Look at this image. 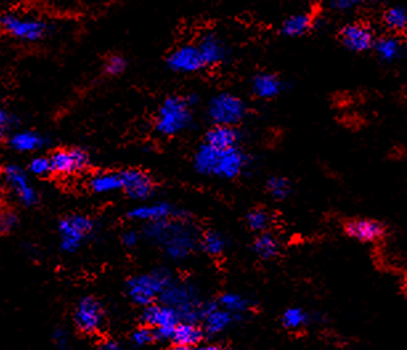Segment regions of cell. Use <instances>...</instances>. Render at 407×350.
<instances>
[{"label": "cell", "instance_id": "cell-45", "mask_svg": "<svg viewBox=\"0 0 407 350\" xmlns=\"http://www.w3.org/2000/svg\"><path fill=\"white\" fill-rule=\"evenodd\" d=\"M169 350H191V348H188V346H182V345H174L171 346Z\"/></svg>", "mask_w": 407, "mask_h": 350}, {"label": "cell", "instance_id": "cell-11", "mask_svg": "<svg viewBox=\"0 0 407 350\" xmlns=\"http://www.w3.org/2000/svg\"><path fill=\"white\" fill-rule=\"evenodd\" d=\"M52 174L66 176L85 170L90 164V154L83 147L57 149L49 155Z\"/></svg>", "mask_w": 407, "mask_h": 350}, {"label": "cell", "instance_id": "cell-8", "mask_svg": "<svg viewBox=\"0 0 407 350\" xmlns=\"http://www.w3.org/2000/svg\"><path fill=\"white\" fill-rule=\"evenodd\" d=\"M207 116L214 125L236 126L247 116V105L241 97L221 92L207 102Z\"/></svg>", "mask_w": 407, "mask_h": 350}, {"label": "cell", "instance_id": "cell-18", "mask_svg": "<svg viewBox=\"0 0 407 350\" xmlns=\"http://www.w3.org/2000/svg\"><path fill=\"white\" fill-rule=\"evenodd\" d=\"M197 45L206 68L220 66L227 60V45L217 33H205Z\"/></svg>", "mask_w": 407, "mask_h": 350}, {"label": "cell", "instance_id": "cell-15", "mask_svg": "<svg viewBox=\"0 0 407 350\" xmlns=\"http://www.w3.org/2000/svg\"><path fill=\"white\" fill-rule=\"evenodd\" d=\"M123 193L133 200H146L155 193V182L150 175L140 169H125L120 171Z\"/></svg>", "mask_w": 407, "mask_h": 350}, {"label": "cell", "instance_id": "cell-29", "mask_svg": "<svg viewBox=\"0 0 407 350\" xmlns=\"http://www.w3.org/2000/svg\"><path fill=\"white\" fill-rule=\"evenodd\" d=\"M199 246L209 256H219L226 250V238L219 231L207 230L200 236Z\"/></svg>", "mask_w": 407, "mask_h": 350}, {"label": "cell", "instance_id": "cell-2", "mask_svg": "<svg viewBox=\"0 0 407 350\" xmlns=\"http://www.w3.org/2000/svg\"><path fill=\"white\" fill-rule=\"evenodd\" d=\"M247 164L248 157L239 146L227 150H218L203 143L194 155V167L198 174L220 179L238 178Z\"/></svg>", "mask_w": 407, "mask_h": 350}, {"label": "cell", "instance_id": "cell-1", "mask_svg": "<svg viewBox=\"0 0 407 350\" xmlns=\"http://www.w3.org/2000/svg\"><path fill=\"white\" fill-rule=\"evenodd\" d=\"M142 235L161 247L171 260L188 258L200 243L198 229L188 218H173L143 226Z\"/></svg>", "mask_w": 407, "mask_h": 350}, {"label": "cell", "instance_id": "cell-26", "mask_svg": "<svg viewBox=\"0 0 407 350\" xmlns=\"http://www.w3.org/2000/svg\"><path fill=\"white\" fill-rule=\"evenodd\" d=\"M253 252L263 260H271L280 253V243L274 234L263 232L253 241Z\"/></svg>", "mask_w": 407, "mask_h": 350}, {"label": "cell", "instance_id": "cell-19", "mask_svg": "<svg viewBox=\"0 0 407 350\" xmlns=\"http://www.w3.org/2000/svg\"><path fill=\"white\" fill-rule=\"evenodd\" d=\"M241 138H242V134L235 126L214 125L206 131L205 143H207L218 150H227L232 147H238Z\"/></svg>", "mask_w": 407, "mask_h": 350}, {"label": "cell", "instance_id": "cell-38", "mask_svg": "<svg viewBox=\"0 0 407 350\" xmlns=\"http://www.w3.org/2000/svg\"><path fill=\"white\" fill-rule=\"evenodd\" d=\"M16 122H18L16 116L12 114L10 110H0V134H1V137L8 134L16 126Z\"/></svg>", "mask_w": 407, "mask_h": 350}, {"label": "cell", "instance_id": "cell-41", "mask_svg": "<svg viewBox=\"0 0 407 350\" xmlns=\"http://www.w3.org/2000/svg\"><path fill=\"white\" fill-rule=\"evenodd\" d=\"M54 339H55L56 345L60 350H66L69 345V339H68V332L66 329L57 328L54 333Z\"/></svg>", "mask_w": 407, "mask_h": 350}, {"label": "cell", "instance_id": "cell-30", "mask_svg": "<svg viewBox=\"0 0 407 350\" xmlns=\"http://www.w3.org/2000/svg\"><path fill=\"white\" fill-rule=\"evenodd\" d=\"M384 23L393 31H405L407 28V10L405 7H390L384 12Z\"/></svg>", "mask_w": 407, "mask_h": 350}, {"label": "cell", "instance_id": "cell-13", "mask_svg": "<svg viewBox=\"0 0 407 350\" xmlns=\"http://www.w3.org/2000/svg\"><path fill=\"white\" fill-rule=\"evenodd\" d=\"M339 39L345 48L352 52H365L375 48V33L366 23L357 22L346 24L339 33Z\"/></svg>", "mask_w": 407, "mask_h": 350}, {"label": "cell", "instance_id": "cell-23", "mask_svg": "<svg viewBox=\"0 0 407 350\" xmlns=\"http://www.w3.org/2000/svg\"><path fill=\"white\" fill-rule=\"evenodd\" d=\"M88 186L96 194H108L123 190V182L120 173L102 171L90 176Z\"/></svg>", "mask_w": 407, "mask_h": 350}, {"label": "cell", "instance_id": "cell-9", "mask_svg": "<svg viewBox=\"0 0 407 350\" xmlns=\"http://www.w3.org/2000/svg\"><path fill=\"white\" fill-rule=\"evenodd\" d=\"M142 320L149 328H154L155 339H173L176 325L182 322L178 310L165 304L146 306Z\"/></svg>", "mask_w": 407, "mask_h": 350}, {"label": "cell", "instance_id": "cell-16", "mask_svg": "<svg viewBox=\"0 0 407 350\" xmlns=\"http://www.w3.org/2000/svg\"><path fill=\"white\" fill-rule=\"evenodd\" d=\"M344 231L348 236L363 243H375L384 239L387 234L385 224L375 219L353 218L344 222Z\"/></svg>", "mask_w": 407, "mask_h": 350}, {"label": "cell", "instance_id": "cell-32", "mask_svg": "<svg viewBox=\"0 0 407 350\" xmlns=\"http://www.w3.org/2000/svg\"><path fill=\"white\" fill-rule=\"evenodd\" d=\"M218 306L233 315V313H239L245 310L248 308V301L238 294H224L220 296Z\"/></svg>", "mask_w": 407, "mask_h": 350}, {"label": "cell", "instance_id": "cell-35", "mask_svg": "<svg viewBox=\"0 0 407 350\" xmlns=\"http://www.w3.org/2000/svg\"><path fill=\"white\" fill-rule=\"evenodd\" d=\"M18 226H19L18 214L13 210L4 208L1 211V215H0V231H1V234L3 235L11 234L12 231L18 229Z\"/></svg>", "mask_w": 407, "mask_h": 350}, {"label": "cell", "instance_id": "cell-22", "mask_svg": "<svg viewBox=\"0 0 407 350\" xmlns=\"http://www.w3.org/2000/svg\"><path fill=\"white\" fill-rule=\"evenodd\" d=\"M233 320V315L220 308L218 304L205 306V328L209 334H217L227 328Z\"/></svg>", "mask_w": 407, "mask_h": 350}, {"label": "cell", "instance_id": "cell-43", "mask_svg": "<svg viewBox=\"0 0 407 350\" xmlns=\"http://www.w3.org/2000/svg\"><path fill=\"white\" fill-rule=\"evenodd\" d=\"M186 97V101L188 102V105L194 109L197 105L199 104V96L197 93H188L185 96Z\"/></svg>", "mask_w": 407, "mask_h": 350}, {"label": "cell", "instance_id": "cell-31", "mask_svg": "<svg viewBox=\"0 0 407 350\" xmlns=\"http://www.w3.org/2000/svg\"><path fill=\"white\" fill-rule=\"evenodd\" d=\"M267 191L275 200H284L292 191V185L286 176H272L267 182Z\"/></svg>", "mask_w": 407, "mask_h": 350}, {"label": "cell", "instance_id": "cell-6", "mask_svg": "<svg viewBox=\"0 0 407 350\" xmlns=\"http://www.w3.org/2000/svg\"><path fill=\"white\" fill-rule=\"evenodd\" d=\"M60 248L66 253H75L96 232V222L83 214H69L57 224Z\"/></svg>", "mask_w": 407, "mask_h": 350}, {"label": "cell", "instance_id": "cell-25", "mask_svg": "<svg viewBox=\"0 0 407 350\" xmlns=\"http://www.w3.org/2000/svg\"><path fill=\"white\" fill-rule=\"evenodd\" d=\"M203 337V332L194 322H179L174 330L173 341L176 345H182L188 348L197 346Z\"/></svg>", "mask_w": 407, "mask_h": 350}, {"label": "cell", "instance_id": "cell-5", "mask_svg": "<svg viewBox=\"0 0 407 350\" xmlns=\"http://www.w3.org/2000/svg\"><path fill=\"white\" fill-rule=\"evenodd\" d=\"M161 304L171 306L178 310L183 322H197L205 318V306L200 304L197 291L193 285L173 283L159 297Z\"/></svg>", "mask_w": 407, "mask_h": 350}, {"label": "cell", "instance_id": "cell-37", "mask_svg": "<svg viewBox=\"0 0 407 350\" xmlns=\"http://www.w3.org/2000/svg\"><path fill=\"white\" fill-rule=\"evenodd\" d=\"M155 339L154 330L149 328H140L137 329L134 333H133L132 341L133 344L135 346H140V348H143L146 345H149L150 342H153Z\"/></svg>", "mask_w": 407, "mask_h": 350}, {"label": "cell", "instance_id": "cell-44", "mask_svg": "<svg viewBox=\"0 0 407 350\" xmlns=\"http://www.w3.org/2000/svg\"><path fill=\"white\" fill-rule=\"evenodd\" d=\"M191 350H219L217 346H212V345H197L194 348H191Z\"/></svg>", "mask_w": 407, "mask_h": 350}, {"label": "cell", "instance_id": "cell-34", "mask_svg": "<svg viewBox=\"0 0 407 350\" xmlns=\"http://www.w3.org/2000/svg\"><path fill=\"white\" fill-rule=\"evenodd\" d=\"M307 321V315L300 308H291L283 315V324L288 329H298Z\"/></svg>", "mask_w": 407, "mask_h": 350}, {"label": "cell", "instance_id": "cell-14", "mask_svg": "<svg viewBox=\"0 0 407 350\" xmlns=\"http://www.w3.org/2000/svg\"><path fill=\"white\" fill-rule=\"evenodd\" d=\"M128 218L146 223H154L173 218H188V212L176 208L169 202H154L147 205H140L128 211Z\"/></svg>", "mask_w": 407, "mask_h": 350}, {"label": "cell", "instance_id": "cell-20", "mask_svg": "<svg viewBox=\"0 0 407 350\" xmlns=\"http://www.w3.org/2000/svg\"><path fill=\"white\" fill-rule=\"evenodd\" d=\"M47 143L43 134L33 131H13L7 138V145L18 153H33L43 149Z\"/></svg>", "mask_w": 407, "mask_h": 350}, {"label": "cell", "instance_id": "cell-10", "mask_svg": "<svg viewBox=\"0 0 407 350\" xmlns=\"http://www.w3.org/2000/svg\"><path fill=\"white\" fill-rule=\"evenodd\" d=\"M3 178L13 197L23 207H35L39 203L37 191L32 186L25 170L19 164H6L3 167Z\"/></svg>", "mask_w": 407, "mask_h": 350}, {"label": "cell", "instance_id": "cell-42", "mask_svg": "<svg viewBox=\"0 0 407 350\" xmlns=\"http://www.w3.org/2000/svg\"><path fill=\"white\" fill-rule=\"evenodd\" d=\"M99 350H122L121 346L116 341H104L99 345Z\"/></svg>", "mask_w": 407, "mask_h": 350}, {"label": "cell", "instance_id": "cell-4", "mask_svg": "<svg viewBox=\"0 0 407 350\" xmlns=\"http://www.w3.org/2000/svg\"><path fill=\"white\" fill-rule=\"evenodd\" d=\"M174 283L170 272L158 268L150 274H138L126 283V292L134 304L149 306L165 292L169 285Z\"/></svg>", "mask_w": 407, "mask_h": 350}, {"label": "cell", "instance_id": "cell-17", "mask_svg": "<svg viewBox=\"0 0 407 350\" xmlns=\"http://www.w3.org/2000/svg\"><path fill=\"white\" fill-rule=\"evenodd\" d=\"M104 321V310L99 300L95 297H84L78 301L75 310V324L83 333L97 332Z\"/></svg>", "mask_w": 407, "mask_h": 350}, {"label": "cell", "instance_id": "cell-27", "mask_svg": "<svg viewBox=\"0 0 407 350\" xmlns=\"http://www.w3.org/2000/svg\"><path fill=\"white\" fill-rule=\"evenodd\" d=\"M245 223H247L250 230H253V232L263 234V232H267L268 229L271 227L272 215L265 208H253L245 215Z\"/></svg>", "mask_w": 407, "mask_h": 350}, {"label": "cell", "instance_id": "cell-21", "mask_svg": "<svg viewBox=\"0 0 407 350\" xmlns=\"http://www.w3.org/2000/svg\"><path fill=\"white\" fill-rule=\"evenodd\" d=\"M253 93L262 99H275L283 92L284 83L280 77L271 72H259L256 73L251 83Z\"/></svg>", "mask_w": 407, "mask_h": 350}, {"label": "cell", "instance_id": "cell-28", "mask_svg": "<svg viewBox=\"0 0 407 350\" xmlns=\"http://www.w3.org/2000/svg\"><path fill=\"white\" fill-rule=\"evenodd\" d=\"M375 54L384 61H393L401 55L402 45L396 40V37L386 36L377 39L375 44Z\"/></svg>", "mask_w": 407, "mask_h": 350}, {"label": "cell", "instance_id": "cell-39", "mask_svg": "<svg viewBox=\"0 0 407 350\" xmlns=\"http://www.w3.org/2000/svg\"><path fill=\"white\" fill-rule=\"evenodd\" d=\"M121 239L122 244H123L125 247H128V248H134V247L138 246L141 236H140V234H138L137 231L129 230L125 231V232L122 234Z\"/></svg>", "mask_w": 407, "mask_h": 350}, {"label": "cell", "instance_id": "cell-24", "mask_svg": "<svg viewBox=\"0 0 407 350\" xmlns=\"http://www.w3.org/2000/svg\"><path fill=\"white\" fill-rule=\"evenodd\" d=\"M313 27V16L308 12L291 15L280 27V32L288 37H298L308 32Z\"/></svg>", "mask_w": 407, "mask_h": 350}, {"label": "cell", "instance_id": "cell-40", "mask_svg": "<svg viewBox=\"0 0 407 350\" xmlns=\"http://www.w3.org/2000/svg\"><path fill=\"white\" fill-rule=\"evenodd\" d=\"M361 1L357 0H334L330 3V7L337 11H351L356 8V6H360Z\"/></svg>", "mask_w": 407, "mask_h": 350}, {"label": "cell", "instance_id": "cell-3", "mask_svg": "<svg viewBox=\"0 0 407 350\" xmlns=\"http://www.w3.org/2000/svg\"><path fill=\"white\" fill-rule=\"evenodd\" d=\"M194 125L193 108L185 96L166 97L155 114V131L164 137H176Z\"/></svg>", "mask_w": 407, "mask_h": 350}, {"label": "cell", "instance_id": "cell-12", "mask_svg": "<svg viewBox=\"0 0 407 350\" xmlns=\"http://www.w3.org/2000/svg\"><path fill=\"white\" fill-rule=\"evenodd\" d=\"M166 64L169 69L176 73H197L206 68L199 52L198 45L195 44H185L176 47V49L167 56Z\"/></svg>", "mask_w": 407, "mask_h": 350}, {"label": "cell", "instance_id": "cell-46", "mask_svg": "<svg viewBox=\"0 0 407 350\" xmlns=\"http://www.w3.org/2000/svg\"><path fill=\"white\" fill-rule=\"evenodd\" d=\"M406 294H407V284H406Z\"/></svg>", "mask_w": 407, "mask_h": 350}, {"label": "cell", "instance_id": "cell-7", "mask_svg": "<svg viewBox=\"0 0 407 350\" xmlns=\"http://www.w3.org/2000/svg\"><path fill=\"white\" fill-rule=\"evenodd\" d=\"M3 31L24 43H37L49 32V25L43 19L23 16L16 12H6L0 18Z\"/></svg>", "mask_w": 407, "mask_h": 350}, {"label": "cell", "instance_id": "cell-33", "mask_svg": "<svg viewBox=\"0 0 407 350\" xmlns=\"http://www.w3.org/2000/svg\"><path fill=\"white\" fill-rule=\"evenodd\" d=\"M128 66L126 59L121 55H110L104 63V71L109 76H120Z\"/></svg>", "mask_w": 407, "mask_h": 350}, {"label": "cell", "instance_id": "cell-36", "mask_svg": "<svg viewBox=\"0 0 407 350\" xmlns=\"http://www.w3.org/2000/svg\"><path fill=\"white\" fill-rule=\"evenodd\" d=\"M28 171L36 176L52 174L49 157H35L28 164Z\"/></svg>", "mask_w": 407, "mask_h": 350}]
</instances>
